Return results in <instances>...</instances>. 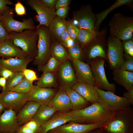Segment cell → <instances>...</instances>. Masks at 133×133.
I'll use <instances>...</instances> for the list:
<instances>
[{
    "instance_id": "1",
    "label": "cell",
    "mask_w": 133,
    "mask_h": 133,
    "mask_svg": "<svg viewBox=\"0 0 133 133\" xmlns=\"http://www.w3.org/2000/svg\"><path fill=\"white\" fill-rule=\"evenodd\" d=\"M9 33L14 44L21 49L28 59L33 60L37 54L38 35L36 30L28 29Z\"/></svg>"
},
{
    "instance_id": "2",
    "label": "cell",
    "mask_w": 133,
    "mask_h": 133,
    "mask_svg": "<svg viewBox=\"0 0 133 133\" xmlns=\"http://www.w3.org/2000/svg\"><path fill=\"white\" fill-rule=\"evenodd\" d=\"M133 124V109L131 107L114 112L100 128L109 133H129Z\"/></svg>"
},
{
    "instance_id": "3",
    "label": "cell",
    "mask_w": 133,
    "mask_h": 133,
    "mask_svg": "<svg viewBox=\"0 0 133 133\" xmlns=\"http://www.w3.org/2000/svg\"><path fill=\"white\" fill-rule=\"evenodd\" d=\"M114 113L104 109L98 102L92 103L85 108L77 110V123L82 124L105 123Z\"/></svg>"
},
{
    "instance_id": "4",
    "label": "cell",
    "mask_w": 133,
    "mask_h": 133,
    "mask_svg": "<svg viewBox=\"0 0 133 133\" xmlns=\"http://www.w3.org/2000/svg\"><path fill=\"white\" fill-rule=\"evenodd\" d=\"M110 35L124 41L133 37V17L116 14L110 21Z\"/></svg>"
},
{
    "instance_id": "5",
    "label": "cell",
    "mask_w": 133,
    "mask_h": 133,
    "mask_svg": "<svg viewBox=\"0 0 133 133\" xmlns=\"http://www.w3.org/2000/svg\"><path fill=\"white\" fill-rule=\"evenodd\" d=\"M36 27V30L38 35L37 54L33 60V64L39 67L45 65L50 56L51 40L47 27L44 25H38Z\"/></svg>"
},
{
    "instance_id": "6",
    "label": "cell",
    "mask_w": 133,
    "mask_h": 133,
    "mask_svg": "<svg viewBox=\"0 0 133 133\" xmlns=\"http://www.w3.org/2000/svg\"><path fill=\"white\" fill-rule=\"evenodd\" d=\"M96 87L99 94L98 102L104 110L114 113L131 107V105L125 98L117 96L111 91Z\"/></svg>"
},
{
    "instance_id": "7",
    "label": "cell",
    "mask_w": 133,
    "mask_h": 133,
    "mask_svg": "<svg viewBox=\"0 0 133 133\" xmlns=\"http://www.w3.org/2000/svg\"><path fill=\"white\" fill-rule=\"evenodd\" d=\"M97 58L89 61L95 81V86L99 89L114 93L116 89V85L114 83H110L107 79L104 67V59Z\"/></svg>"
},
{
    "instance_id": "8",
    "label": "cell",
    "mask_w": 133,
    "mask_h": 133,
    "mask_svg": "<svg viewBox=\"0 0 133 133\" xmlns=\"http://www.w3.org/2000/svg\"><path fill=\"white\" fill-rule=\"evenodd\" d=\"M107 57L109 65L113 70L118 69L124 61L122 43L118 38L110 36L107 39Z\"/></svg>"
},
{
    "instance_id": "9",
    "label": "cell",
    "mask_w": 133,
    "mask_h": 133,
    "mask_svg": "<svg viewBox=\"0 0 133 133\" xmlns=\"http://www.w3.org/2000/svg\"><path fill=\"white\" fill-rule=\"evenodd\" d=\"M71 20L72 23L79 29L95 31V25L96 21V14L93 12L90 5L83 6L78 10L73 12V18Z\"/></svg>"
},
{
    "instance_id": "10",
    "label": "cell",
    "mask_w": 133,
    "mask_h": 133,
    "mask_svg": "<svg viewBox=\"0 0 133 133\" xmlns=\"http://www.w3.org/2000/svg\"><path fill=\"white\" fill-rule=\"evenodd\" d=\"M14 15L13 9L10 8L1 15V21L8 33L20 32L28 29H36L32 19L29 18L20 21L14 18Z\"/></svg>"
},
{
    "instance_id": "11",
    "label": "cell",
    "mask_w": 133,
    "mask_h": 133,
    "mask_svg": "<svg viewBox=\"0 0 133 133\" xmlns=\"http://www.w3.org/2000/svg\"><path fill=\"white\" fill-rule=\"evenodd\" d=\"M77 110L69 112L55 113L48 120L42 123L37 133H47L49 131L71 121L78 122Z\"/></svg>"
},
{
    "instance_id": "12",
    "label": "cell",
    "mask_w": 133,
    "mask_h": 133,
    "mask_svg": "<svg viewBox=\"0 0 133 133\" xmlns=\"http://www.w3.org/2000/svg\"><path fill=\"white\" fill-rule=\"evenodd\" d=\"M56 73L60 88H71L77 82L72 61L69 59L61 64Z\"/></svg>"
},
{
    "instance_id": "13",
    "label": "cell",
    "mask_w": 133,
    "mask_h": 133,
    "mask_svg": "<svg viewBox=\"0 0 133 133\" xmlns=\"http://www.w3.org/2000/svg\"><path fill=\"white\" fill-rule=\"evenodd\" d=\"M106 123L82 124L71 121L48 132L50 133H88L94 129L103 127Z\"/></svg>"
},
{
    "instance_id": "14",
    "label": "cell",
    "mask_w": 133,
    "mask_h": 133,
    "mask_svg": "<svg viewBox=\"0 0 133 133\" xmlns=\"http://www.w3.org/2000/svg\"><path fill=\"white\" fill-rule=\"evenodd\" d=\"M26 3L36 12L39 22L38 25H45L48 28L51 21L56 16L55 11L46 6L41 0H28Z\"/></svg>"
},
{
    "instance_id": "15",
    "label": "cell",
    "mask_w": 133,
    "mask_h": 133,
    "mask_svg": "<svg viewBox=\"0 0 133 133\" xmlns=\"http://www.w3.org/2000/svg\"><path fill=\"white\" fill-rule=\"evenodd\" d=\"M2 103L5 108L13 110L20 109L28 101L30 92L21 94L15 92L5 91L2 92Z\"/></svg>"
},
{
    "instance_id": "16",
    "label": "cell",
    "mask_w": 133,
    "mask_h": 133,
    "mask_svg": "<svg viewBox=\"0 0 133 133\" xmlns=\"http://www.w3.org/2000/svg\"><path fill=\"white\" fill-rule=\"evenodd\" d=\"M72 62L77 82L85 83L95 86V81L89 64L78 60Z\"/></svg>"
},
{
    "instance_id": "17",
    "label": "cell",
    "mask_w": 133,
    "mask_h": 133,
    "mask_svg": "<svg viewBox=\"0 0 133 133\" xmlns=\"http://www.w3.org/2000/svg\"><path fill=\"white\" fill-rule=\"evenodd\" d=\"M15 112L11 109L5 110L0 115V133H15L19 125Z\"/></svg>"
},
{
    "instance_id": "18",
    "label": "cell",
    "mask_w": 133,
    "mask_h": 133,
    "mask_svg": "<svg viewBox=\"0 0 133 133\" xmlns=\"http://www.w3.org/2000/svg\"><path fill=\"white\" fill-rule=\"evenodd\" d=\"M57 89L42 88L35 86L30 92L29 101H33L41 105L47 104L57 91Z\"/></svg>"
},
{
    "instance_id": "19",
    "label": "cell",
    "mask_w": 133,
    "mask_h": 133,
    "mask_svg": "<svg viewBox=\"0 0 133 133\" xmlns=\"http://www.w3.org/2000/svg\"><path fill=\"white\" fill-rule=\"evenodd\" d=\"M91 103L98 102L99 94L95 86L85 83L77 82L71 88Z\"/></svg>"
},
{
    "instance_id": "20",
    "label": "cell",
    "mask_w": 133,
    "mask_h": 133,
    "mask_svg": "<svg viewBox=\"0 0 133 133\" xmlns=\"http://www.w3.org/2000/svg\"><path fill=\"white\" fill-rule=\"evenodd\" d=\"M47 105L54 107L57 112H64L72 110L69 97L62 88H60Z\"/></svg>"
},
{
    "instance_id": "21",
    "label": "cell",
    "mask_w": 133,
    "mask_h": 133,
    "mask_svg": "<svg viewBox=\"0 0 133 133\" xmlns=\"http://www.w3.org/2000/svg\"><path fill=\"white\" fill-rule=\"evenodd\" d=\"M0 55L8 58L29 59L21 49L14 44L11 38L0 42Z\"/></svg>"
},
{
    "instance_id": "22",
    "label": "cell",
    "mask_w": 133,
    "mask_h": 133,
    "mask_svg": "<svg viewBox=\"0 0 133 133\" xmlns=\"http://www.w3.org/2000/svg\"><path fill=\"white\" fill-rule=\"evenodd\" d=\"M33 60L10 57L7 59L0 58V69L2 68L8 69L13 72H22L26 68L28 64Z\"/></svg>"
},
{
    "instance_id": "23",
    "label": "cell",
    "mask_w": 133,
    "mask_h": 133,
    "mask_svg": "<svg viewBox=\"0 0 133 133\" xmlns=\"http://www.w3.org/2000/svg\"><path fill=\"white\" fill-rule=\"evenodd\" d=\"M41 105L33 101H29L26 103L16 116L19 125L25 124L32 119Z\"/></svg>"
},
{
    "instance_id": "24",
    "label": "cell",
    "mask_w": 133,
    "mask_h": 133,
    "mask_svg": "<svg viewBox=\"0 0 133 133\" xmlns=\"http://www.w3.org/2000/svg\"><path fill=\"white\" fill-rule=\"evenodd\" d=\"M113 74L114 80L127 91L133 89V72L118 69L113 70Z\"/></svg>"
},
{
    "instance_id": "25",
    "label": "cell",
    "mask_w": 133,
    "mask_h": 133,
    "mask_svg": "<svg viewBox=\"0 0 133 133\" xmlns=\"http://www.w3.org/2000/svg\"><path fill=\"white\" fill-rule=\"evenodd\" d=\"M66 24L65 19L57 16L51 21L48 29L52 41L59 43L61 35L66 29Z\"/></svg>"
},
{
    "instance_id": "26",
    "label": "cell",
    "mask_w": 133,
    "mask_h": 133,
    "mask_svg": "<svg viewBox=\"0 0 133 133\" xmlns=\"http://www.w3.org/2000/svg\"><path fill=\"white\" fill-rule=\"evenodd\" d=\"M69 98L72 110H76L85 108L92 104L85 99L75 91L71 88H64Z\"/></svg>"
},
{
    "instance_id": "27",
    "label": "cell",
    "mask_w": 133,
    "mask_h": 133,
    "mask_svg": "<svg viewBox=\"0 0 133 133\" xmlns=\"http://www.w3.org/2000/svg\"><path fill=\"white\" fill-rule=\"evenodd\" d=\"M57 112L53 107L47 104L41 105L32 119L41 125L49 120Z\"/></svg>"
},
{
    "instance_id": "28",
    "label": "cell",
    "mask_w": 133,
    "mask_h": 133,
    "mask_svg": "<svg viewBox=\"0 0 133 133\" xmlns=\"http://www.w3.org/2000/svg\"><path fill=\"white\" fill-rule=\"evenodd\" d=\"M97 31L84 29H79L76 40L77 43L83 47L87 46L97 40L98 35Z\"/></svg>"
},
{
    "instance_id": "29",
    "label": "cell",
    "mask_w": 133,
    "mask_h": 133,
    "mask_svg": "<svg viewBox=\"0 0 133 133\" xmlns=\"http://www.w3.org/2000/svg\"><path fill=\"white\" fill-rule=\"evenodd\" d=\"M50 52V56L55 58L61 64L69 59L67 50L58 42L51 40Z\"/></svg>"
},
{
    "instance_id": "30",
    "label": "cell",
    "mask_w": 133,
    "mask_h": 133,
    "mask_svg": "<svg viewBox=\"0 0 133 133\" xmlns=\"http://www.w3.org/2000/svg\"><path fill=\"white\" fill-rule=\"evenodd\" d=\"M133 2L132 0H117L108 8L96 14V21L95 25V31L99 29L101 23L110 12L117 7L123 5H128Z\"/></svg>"
},
{
    "instance_id": "31",
    "label": "cell",
    "mask_w": 133,
    "mask_h": 133,
    "mask_svg": "<svg viewBox=\"0 0 133 133\" xmlns=\"http://www.w3.org/2000/svg\"><path fill=\"white\" fill-rule=\"evenodd\" d=\"M36 83V86L42 88L55 87L57 85V79L56 72H43Z\"/></svg>"
},
{
    "instance_id": "32",
    "label": "cell",
    "mask_w": 133,
    "mask_h": 133,
    "mask_svg": "<svg viewBox=\"0 0 133 133\" xmlns=\"http://www.w3.org/2000/svg\"><path fill=\"white\" fill-rule=\"evenodd\" d=\"M86 46L89 47H88V49L85 52L86 57L89 61L97 58L104 59L106 58L105 51L100 44H95L92 45L91 44Z\"/></svg>"
},
{
    "instance_id": "33",
    "label": "cell",
    "mask_w": 133,
    "mask_h": 133,
    "mask_svg": "<svg viewBox=\"0 0 133 133\" xmlns=\"http://www.w3.org/2000/svg\"><path fill=\"white\" fill-rule=\"evenodd\" d=\"M69 59L71 61L78 60L83 61L85 57L83 47L76 43L71 47L67 49Z\"/></svg>"
},
{
    "instance_id": "34",
    "label": "cell",
    "mask_w": 133,
    "mask_h": 133,
    "mask_svg": "<svg viewBox=\"0 0 133 133\" xmlns=\"http://www.w3.org/2000/svg\"><path fill=\"white\" fill-rule=\"evenodd\" d=\"M61 64L54 57L50 56L46 64L38 67L39 71L43 72H57Z\"/></svg>"
},
{
    "instance_id": "35",
    "label": "cell",
    "mask_w": 133,
    "mask_h": 133,
    "mask_svg": "<svg viewBox=\"0 0 133 133\" xmlns=\"http://www.w3.org/2000/svg\"><path fill=\"white\" fill-rule=\"evenodd\" d=\"M35 87L25 78L10 91L21 94H25L30 92Z\"/></svg>"
},
{
    "instance_id": "36",
    "label": "cell",
    "mask_w": 133,
    "mask_h": 133,
    "mask_svg": "<svg viewBox=\"0 0 133 133\" xmlns=\"http://www.w3.org/2000/svg\"><path fill=\"white\" fill-rule=\"evenodd\" d=\"M25 78L22 72L14 73V74L8 79L5 91H10Z\"/></svg>"
},
{
    "instance_id": "37",
    "label": "cell",
    "mask_w": 133,
    "mask_h": 133,
    "mask_svg": "<svg viewBox=\"0 0 133 133\" xmlns=\"http://www.w3.org/2000/svg\"><path fill=\"white\" fill-rule=\"evenodd\" d=\"M59 43L66 48L68 49L74 45L76 42L70 37L66 29L62 34Z\"/></svg>"
},
{
    "instance_id": "38",
    "label": "cell",
    "mask_w": 133,
    "mask_h": 133,
    "mask_svg": "<svg viewBox=\"0 0 133 133\" xmlns=\"http://www.w3.org/2000/svg\"><path fill=\"white\" fill-rule=\"evenodd\" d=\"M124 63L119 69L133 72V57L127 54H124Z\"/></svg>"
},
{
    "instance_id": "39",
    "label": "cell",
    "mask_w": 133,
    "mask_h": 133,
    "mask_svg": "<svg viewBox=\"0 0 133 133\" xmlns=\"http://www.w3.org/2000/svg\"><path fill=\"white\" fill-rule=\"evenodd\" d=\"M66 29L71 38L76 42L79 29L72 23L71 19L66 21Z\"/></svg>"
},
{
    "instance_id": "40",
    "label": "cell",
    "mask_w": 133,
    "mask_h": 133,
    "mask_svg": "<svg viewBox=\"0 0 133 133\" xmlns=\"http://www.w3.org/2000/svg\"><path fill=\"white\" fill-rule=\"evenodd\" d=\"M122 43L125 53L133 57V37L123 41Z\"/></svg>"
},
{
    "instance_id": "41",
    "label": "cell",
    "mask_w": 133,
    "mask_h": 133,
    "mask_svg": "<svg viewBox=\"0 0 133 133\" xmlns=\"http://www.w3.org/2000/svg\"><path fill=\"white\" fill-rule=\"evenodd\" d=\"M22 72L25 78L32 83L34 81L38 79L36 72L33 70L26 68Z\"/></svg>"
},
{
    "instance_id": "42",
    "label": "cell",
    "mask_w": 133,
    "mask_h": 133,
    "mask_svg": "<svg viewBox=\"0 0 133 133\" xmlns=\"http://www.w3.org/2000/svg\"><path fill=\"white\" fill-rule=\"evenodd\" d=\"M11 38L10 34L7 32L2 22L0 21V42Z\"/></svg>"
},
{
    "instance_id": "43",
    "label": "cell",
    "mask_w": 133,
    "mask_h": 133,
    "mask_svg": "<svg viewBox=\"0 0 133 133\" xmlns=\"http://www.w3.org/2000/svg\"><path fill=\"white\" fill-rule=\"evenodd\" d=\"M24 125L33 130L36 133L39 132L41 126L37 122L32 119Z\"/></svg>"
},
{
    "instance_id": "44",
    "label": "cell",
    "mask_w": 133,
    "mask_h": 133,
    "mask_svg": "<svg viewBox=\"0 0 133 133\" xmlns=\"http://www.w3.org/2000/svg\"><path fill=\"white\" fill-rule=\"evenodd\" d=\"M69 10L68 6L62 7L56 10L55 14L58 17L65 19L68 15Z\"/></svg>"
},
{
    "instance_id": "45",
    "label": "cell",
    "mask_w": 133,
    "mask_h": 133,
    "mask_svg": "<svg viewBox=\"0 0 133 133\" xmlns=\"http://www.w3.org/2000/svg\"><path fill=\"white\" fill-rule=\"evenodd\" d=\"M15 10L18 15L22 16L26 14L25 7L20 1H18L15 4Z\"/></svg>"
},
{
    "instance_id": "46",
    "label": "cell",
    "mask_w": 133,
    "mask_h": 133,
    "mask_svg": "<svg viewBox=\"0 0 133 133\" xmlns=\"http://www.w3.org/2000/svg\"><path fill=\"white\" fill-rule=\"evenodd\" d=\"M13 4L11 0H0V14L2 15L10 8L7 7V5Z\"/></svg>"
},
{
    "instance_id": "47",
    "label": "cell",
    "mask_w": 133,
    "mask_h": 133,
    "mask_svg": "<svg viewBox=\"0 0 133 133\" xmlns=\"http://www.w3.org/2000/svg\"><path fill=\"white\" fill-rule=\"evenodd\" d=\"M43 4L47 7L55 10V6L57 0H41Z\"/></svg>"
},
{
    "instance_id": "48",
    "label": "cell",
    "mask_w": 133,
    "mask_h": 133,
    "mask_svg": "<svg viewBox=\"0 0 133 133\" xmlns=\"http://www.w3.org/2000/svg\"><path fill=\"white\" fill-rule=\"evenodd\" d=\"M14 73V72L7 69L2 68L0 69V75L6 80L12 76Z\"/></svg>"
},
{
    "instance_id": "49",
    "label": "cell",
    "mask_w": 133,
    "mask_h": 133,
    "mask_svg": "<svg viewBox=\"0 0 133 133\" xmlns=\"http://www.w3.org/2000/svg\"><path fill=\"white\" fill-rule=\"evenodd\" d=\"M123 96L129 101L131 105H133V89L129 91L125 92Z\"/></svg>"
},
{
    "instance_id": "50",
    "label": "cell",
    "mask_w": 133,
    "mask_h": 133,
    "mask_svg": "<svg viewBox=\"0 0 133 133\" xmlns=\"http://www.w3.org/2000/svg\"><path fill=\"white\" fill-rule=\"evenodd\" d=\"M16 133H36L33 130L24 125L18 128Z\"/></svg>"
},
{
    "instance_id": "51",
    "label": "cell",
    "mask_w": 133,
    "mask_h": 133,
    "mask_svg": "<svg viewBox=\"0 0 133 133\" xmlns=\"http://www.w3.org/2000/svg\"><path fill=\"white\" fill-rule=\"evenodd\" d=\"M70 1V0H57L55 9L57 10L62 7L68 6Z\"/></svg>"
},
{
    "instance_id": "52",
    "label": "cell",
    "mask_w": 133,
    "mask_h": 133,
    "mask_svg": "<svg viewBox=\"0 0 133 133\" xmlns=\"http://www.w3.org/2000/svg\"><path fill=\"white\" fill-rule=\"evenodd\" d=\"M6 83V79L2 77L0 78V86L2 88V92L5 91Z\"/></svg>"
},
{
    "instance_id": "53",
    "label": "cell",
    "mask_w": 133,
    "mask_h": 133,
    "mask_svg": "<svg viewBox=\"0 0 133 133\" xmlns=\"http://www.w3.org/2000/svg\"><path fill=\"white\" fill-rule=\"evenodd\" d=\"M89 133H104L100 129L98 128L94 129L90 132Z\"/></svg>"
},
{
    "instance_id": "54",
    "label": "cell",
    "mask_w": 133,
    "mask_h": 133,
    "mask_svg": "<svg viewBox=\"0 0 133 133\" xmlns=\"http://www.w3.org/2000/svg\"><path fill=\"white\" fill-rule=\"evenodd\" d=\"M5 108L4 106L2 103H0V115L3 109Z\"/></svg>"
},
{
    "instance_id": "55",
    "label": "cell",
    "mask_w": 133,
    "mask_h": 133,
    "mask_svg": "<svg viewBox=\"0 0 133 133\" xmlns=\"http://www.w3.org/2000/svg\"><path fill=\"white\" fill-rule=\"evenodd\" d=\"M2 93L0 94V103H2Z\"/></svg>"
},
{
    "instance_id": "56",
    "label": "cell",
    "mask_w": 133,
    "mask_h": 133,
    "mask_svg": "<svg viewBox=\"0 0 133 133\" xmlns=\"http://www.w3.org/2000/svg\"><path fill=\"white\" fill-rule=\"evenodd\" d=\"M1 15L0 14V21H1Z\"/></svg>"
},
{
    "instance_id": "57",
    "label": "cell",
    "mask_w": 133,
    "mask_h": 133,
    "mask_svg": "<svg viewBox=\"0 0 133 133\" xmlns=\"http://www.w3.org/2000/svg\"><path fill=\"white\" fill-rule=\"evenodd\" d=\"M10 133L3 132V133Z\"/></svg>"
},
{
    "instance_id": "58",
    "label": "cell",
    "mask_w": 133,
    "mask_h": 133,
    "mask_svg": "<svg viewBox=\"0 0 133 133\" xmlns=\"http://www.w3.org/2000/svg\"><path fill=\"white\" fill-rule=\"evenodd\" d=\"M49 133V132H48V133Z\"/></svg>"
}]
</instances>
